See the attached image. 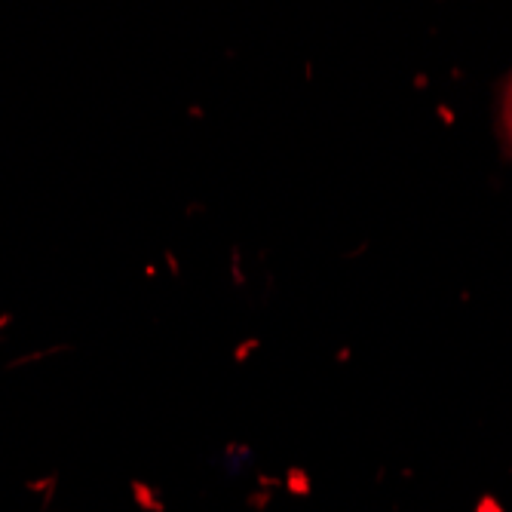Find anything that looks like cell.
Segmentation results:
<instances>
[{
	"label": "cell",
	"instance_id": "6da1fadb",
	"mask_svg": "<svg viewBox=\"0 0 512 512\" xmlns=\"http://www.w3.org/2000/svg\"><path fill=\"white\" fill-rule=\"evenodd\" d=\"M503 132L512 145V83H509V92H506V102H503Z\"/></svg>",
	"mask_w": 512,
	"mask_h": 512
}]
</instances>
